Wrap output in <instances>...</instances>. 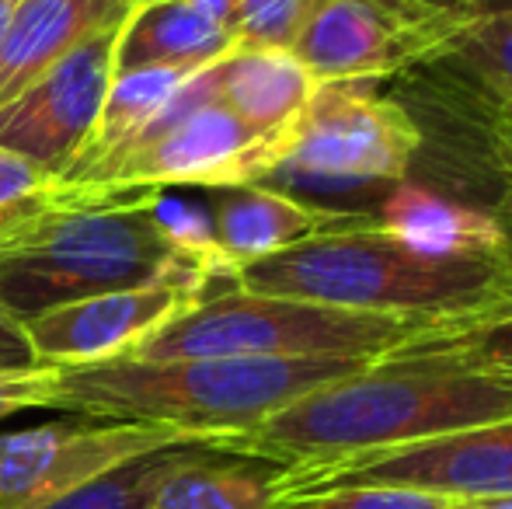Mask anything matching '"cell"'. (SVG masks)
<instances>
[{
    "instance_id": "obj_12",
    "label": "cell",
    "mask_w": 512,
    "mask_h": 509,
    "mask_svg": "<svg viewBox=\"0 0 512 509\" xmlns=\"http://www.w3.org/2000/svg\"><path fill=\"white\" fill-rule=\"evenodd\" d=\"M439 32L398 0H321L290 53L317 84L377 81L425 60Z\"/></svg>"
},
{
    "instance_id": "obj_16",
    "label": "cell",
    "mask_w": 512,
    "mask_h": 509,
    "mask_svg": "<svg viewBox=\"0 0 512 509\" xmlns=\"http://www.w3.org/2000/svg\"><path fill=\"white\" fill-rule=\"evenodd\" d=\"M213 98L244 126L283 136L307 109L317 81L290 49L234 46L209 67Z\"/></svg>"
},
{
    "instance_id": "obj_20",
    "label": "cell",
    "mask_w": 512,
    "mask_h": 509,
    "mask_svg": "<svg viewBox=\"0 0 512 509\" xmlns=\"http://www.w3.org/2000/svg\"><path fill=\"white\" fill-rule=\"evenodd\" d=\"M485 102H512V14L453 25L425 56Z\"/></svg>"
},
{
    "instance_id": "obj_15",
    "label": "cell",
    "mask_w": 512,
    "mask_h": 509,
    "mask_svg": "<svg viewBox=\"0 0 512 509\" xmlns=\"http://www.w3.org/2000/svg\"><path fill=\"white\" fill-rule=\"evenodd\" d=\"M209 192V220L213 238L227 269H241L258 258H269L283 248L314 238L331 227L352 224L359 217L338 210H321L297 196H286L269 185H223Z\"/></svg>"
},
{
    "instance_id": "obj_31",
    "label": "cell",
    "mask_w": 512,
    "mask_h": 509,
    "mask_svg": "<svg viewBox=\"0 0 512 509\" xmlns=\"http://www.w3.org/2000/svg\"><path fill=\"white\" fill-rule=\"evenodd\" d=\"M474 102L485 109V129L512 175V102H485V98H474Z\"/></svg>"
},
{
    "instance_id": "obj_21",
    "label": "cell",
    "mask_w": 512,
    "mask_h": 509,
    "mask_svg": "<svg viewBox=\"0 0 512 509\" xmlns=\"http://www.w3.org/2000/svg\"><path fill=\"white\" fill-rule=\"evenodd\" d=\"M199 447L209 443H182V447H164L154 454L133 457V461L119 464V468L105 471L102 478L81 485V489L67 492V496L53 499V503L39 509H147L154 499L157 485L185 461Z\"/></svg>"
},
{
    "instance_id": "obj_32",
    "label": "cell",
    "mask_w": 512,
    "mask_h": 509,
    "mask_svg": "<svg viewBox=\"0 0 512 509\" xmlns=\"http://www.w3.org/2000/svg\"><path fill=\"white\" fill-rule=\"evenodd\" d=\"M457 509H512V496H499V499H474V503H460Z\"/></svg>"
},
{
    "instance_id": "obj_28",
    "label": "cell",
    "mask_w": 512,
    "mask_h": 509,
    "mask_svg": "<svg viewBox=\"0 0 512 509\" xmlns=\"http://www.w3.org/2000/svg\"><path fill=\"white\" fill-rule=\"evenodd\" d=\"M56 185V178L49 171H42L39 164H32L28 157H18L11 150L0 147V210L32 199L39 192H49Z\"/></svg>"
},
{
    "instance_id": "obj_33",
    "label": "cell",
    "mask_w": 512,
    "mask_h": 509,
    "mask_svg": "<svg viewBox=\"0 0 512 509\" xmlns=\"http://www.w3.org/2000/svg\"><path fill=\"white\" fill-rule=\"evenodd\" d=\"M11 7H14V0H0V42H4V28H7V21H11Z\"/></svg>"
},
{
    "instance_id": "obj_17",
    "label": "cell",
    "mask_w": 512,
    "mask_h": 509,
    "mask_svg": "<svg viewBox=\"0 0 512 509\" xmlns=\"http://www.w3.org/2000/svg\"><path fill=\"white\" fill-rule=\"evenodd\" d=\"M394 241L425 258L502 255V231L492 213L450 203L422 185H398L373 220Z\"/></svg>"
},
{
    "instance_id": "obj_5",
    "label": "cell",
    "mask_w": 512,
    "mask_h": 509,
    "mask_svg": "<svg viewBox=\"0 0 512 509\" xmlns=\"http://www.w3.org/2000/svg\"><path fill=\"white\" fill-rule=\"evenodd\" d=\"M432 328H453L439 318L415 314H366L304 300L265 297L227 286L206 293L199 304L157 328L129 360H216V356H265V360H300V356H363L384 360L418 342Z\"/></svg>"
},
{
    "instance_id": "obj_29",
    "label": "cell",
    "mask_w": 512,
    "mask_h": 509,
    "mask_svg": "<svg viewBox=\"0 0 512 509\" xmlns=\"http://www.w3.org/2000/svg\"><path fill=\"white\" fill-rule=\"evenodd\" d=\"M53 203H56V196H53V189H49V192H39V196L21 199V203L0 210V258L11 252V248L53 210Z\"/></svg>"
},
{
    "instance_id": "obj_2",
    "label": "cell",
    "mask_w": 512,
    "mask_h": 509,
    "mask_svg": "<svg viewBox=\"0 0 512 509\" xmlns=\"http://www.w3.org/2000/svg\"><path fill=\"white\" fill-rule=\"evenodd\" d=\"M230 286L366 314H415L453 328L512 318L506 255L425 258L373 220L331 227L230 272Z\"/></svg>"
},
{
    "instance_id": "obj_24",
    "label": "cell",
    "mask_w": 512,
    "mask_h": 509,
    "mask_svg": "<svg viewBox=\"0 0 512 509\" xmlns=\"http://www.w3.org/2000/svg\"><path fill=\"white\" fill-rule=\"evenodd\" d=\"M154 220H157V227H161L164 238H168V245L175 248L178 255L192 258V262L206 265V269H213V272H220V276L230 279V269L220 258V248H216V238H213L209 206L161 192V196L154 199Z\"/></svg>"
},
{
    "instance_id": "obj_14",
    "label": "cell",
    "mask_w": 512,
    "mask_h": 509,
    "mask_svg": "<svg viewBox=\"0 0 512 509\" xmlns=\"http://www.w3.org/2000/svg\"><path fill=\"white\" fill-rule=\"evenodd\" d=\"M234 49L227 0H136L115 42V74L203 70Z\"/></svg>"
},
{
    "instance_id": "obj_13",
    "label": "cell",
    "mask_w": 512,
    "mask_h": 509,
    "mask_svg": "<svg viewBox=\"0 0 512 509\" xmlns=\"http://www.w3.org/2000/svg\"><path fill=\"white\" fill-rule=\"evenodd\" d=\"M136 0H14L0 42V105L74 53L81 42L129 18Z\"/></svg>"
},
{
    "instance_id": "obj_30",
    "label": "cell",
    "mask_w": 512,
    "mask_h": 509,
    "mask_svg": "<svg viewBox=\"0 0 512 509\" xmlns=\"http://www.w3.org/2000/svg\"><path fill=\"white\" fill-rule=\"evenodd\" d=\"M39 367L32 346H28V335L11 314L0 311V370H25Z\"/></svg>"
},
{
    "instance_id": "obj_23",
    "label": "cell",
    "mask_w": 512,
    "mask_h": 509,
    "mask_svg": "<svg viewBox=\"0 0 512 509\" xmlns=\"http://www.w3.org/2000/svg\"><path fill=\"white\" fill-rule=\"evenodd\" d=\"M321 0H227L234 46L290 49Z\"/></svg>"
},
{
    "instance_id": "obj_8",
    "label": "cell",
    "mask_w": 512,
    "mask_h": 509,
    "mask_svg": "<svg viewBox=\"0 0 512 509\" xmlns=\"http://www.w3.org/2000/svg\"><path fill=\"white\" fill-rule=\"evenodd\" d=\"M345 485H405L450 496L457 503L512 496V419L429 436L324 468H283L286 506Z\"/></svg>"
},
{
    "instance_id": "obj_10",
    "label": "cell",
    "mask_w": 512,
    "mask_h": 509,
    "mask_svg": "<svg viewBox=\"0 0 512 509\" xmlns=\"http://www.w3.org/2000/svg\"><path fill=\"white\" fill-rule=\"evenodd\" d=\"M119 28H105L0 105V147L28 157L60 182L88 147L115 81Z\"/></svg>"
},
{
    "instance_id": "obj_3",
    "label": "cell",
    "mask_w": 512,
    "mask_h": 509,
    "mask_svg": "<svg viewBox=\"0 0 512 509\" xmlns=\"http://www.w3.org/2000/svg\"><path fill=\"white\" fill-rule=\"evenodd\" d=\"M363 356H216V360H105L56 370L49 408L84 419L143 422L209 447L269 419L324 384L363 374Z\"/></svg>"
},
{
    "instance_id": "obj_19",
    "label": "cell",
    "mask_w": 512,
    "mask_h": 509,
    "mask_svg": "<svg viewBox=\"0 0 512 509\" xmlns=\"http://www.w3.org/2000/svg\"><path fill=\"white\" fill-rule=\"evenodd\" d=\"M206 70V67H203ZM192 74L199 70H171V67H150V70H129V74H115L112 88H108L105 109L98 116V126L91 133L88 147L81 150L77 164L60 178V182H70L81 171H88L91 164L112 157L115 150H122L129 140L143 133L164 109L168 102L185 88Z\"/></svg>"
},
{
    "instance_id": "obj_18",
    "label": "cell",
    "mask_w": 512,
    "mask_h": 509,
    "mask_svg": "<svg viewBox=\"0 0 512 509\" xmlns=\"http://www.w3.org/2000/svg\"><path fill=\"white\" fill-rule=\"evenodd\" d=\"M147 509H286L283 468L199 447L157 485Z\"/></svg>"
},
{
    "instance_id": "obj_26",
    "label": "cell",
    "mask_w": 512,
    "mask_h": 509,
    "mask_svg": "<svg viewBox=\"0 0 512 509\" xmlns=\"http://www.w3.org/2000/svg\"><path fill=\"white\" fill-rule=\"evenodd\" d=\"M60 367H25V370H0V422L25 408H49Z\"/></svg>"
},
{
    "instance_id": "obj_27",
    "label": "cell",
    "mask_w": 512,
    "mask_h": 509,
    "mask_svg": "<svg viewBox=\"0 0 512 509\" xmlns=\"http://www.w3.org/2000/svg\"><path fill=\"white\" fill-rule=\"evenodd\" d=\"M408 7L418 21L432 25L443 39L453 25L474 18H495V14H512V0H398Z\"/></svg>"
},
{
    "instance_id": "obj_4",
    "label": "cell",
    "mask_w": 512,
    "mask_h": 509,
    "mask_svg": "<svg viewBox=\"0 0 512 509\" xmlns=\"http://www.w3.org/2000/svg\"><path fill=\"white\" fill-rule=\"evenodd\" d=\"M53 210L0 258V311L18 325L112 290L189 283L209 290L227 276L178 255L154 220L161 192L119 199H74L53 185Z\"/></svg>"
},
{
    "instance_id": "obj_25",
    "label": "cell",
    "mask_w": 512,
    "mask_h": 509,
    "mask_svg": "<svg viewBox=\"0 0 512 509\" xmlns=\"http://www.w3.org/2000/svg\"><path fill=\"white\" fill-rule=\"evenodd\" d=\"M460 503L436 492L405 489V485H345L317 496H304L286 509H457Z\"/></svg>"
},
{
    "instance_id": "obj_9",
    "label": "cell",
    "mask_w": 512,
    "mask_h": 509,
    "mask_svg": "<svg viewBox=\"0 0 512 509\" xmlns=\"http://www.w3.org/2000/svg\"><path fill=\"white\" fill-rule=\"evenodd\" d=\"M182 443L203 440L164 426L84 415L0 433V509H39L133 457Z\"/></svg>"
},
{
    "instance_id": "obj_11",
    "label": "cell",
    "mask_w": 512,
    "mask_h": 509,
    "mask_svg": "<svg viewBox=\"0 0 512 509\" xmlns=\"http://www.w3.org/2000/svg\"><path fill=\"white\" fill-rule=\"evenodd\" d=\"M209 290L189 283H154L70 300L28 318L25 335L42 367H88L129 356L157 328L189 311Z\"/></svg>"
},
{
    "instance_id": "obj_1",
    "label": "cell",
    "mask_w": 512,
    "mask_h": 509,
    "mask_svg": "<svg viewBox=\"0 0 512 509\" xmlns=\"http://www.w3.org/2000/svg\"><path fill=\"white\" fill-rule=\"evenodd\" d=\"M512 419V377L384 356L216 443L227 454L307 471L429 436Z\"/></svg>"
},
{
    "instance_id": "obj_7",
    "label": "cell",
    "mask_w": 512,
    "mask_h": 509,
    "mask_svg": "<svg viewBox=\"0 0 512 509\" xmlns=\"http://www.w3.org/2000/svg\"><path fill=\"white\" fill-rule=\"evenodd\" d=\"M418 147V123L398 102L373 95L370 81L317 84L307 109L286 133L279 161L255 185L317 206L321 196L405 182Z\"/></svg>"
},
{
    "instance_id": "obj_22",
    "label": "cell",
    "mask_w": 512,
    "mask_h": 509,
    "mask_svg": "<svg viewBox=\"0 0 512 509\" xmlns=\"http://www.w3.org/2000/svg\"><path fill=\"white\" fill-rule=\"evenodd\" d=\"M391 356L512 377V318L481 321L471 328H432L418 342Z\"/></svg>"
},
{
    "instance_id": "obj_6",
    "label": "cell",
    "mask_w": 512,
    "mask_h": 509,
    "mask_svg": "<svg viewBox=\"0 0 512 509\" xmlns=\"http://www.w3.org/2000/svg\"><path fill=\"white\" fill-rule=\"evenodd\" d=\"M209 67L192 74L136 140L56 185L74 199H119L140 192L262 182L283 154L286 133L265 136L223 109L213 98Z\"/></svg>"
}]
</instances>
